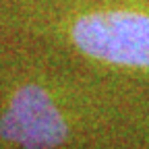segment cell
<instances>
[{
    "label": "cell",
    "instance_id": "cell-2",
    "mask_svg": "<svg viewBox=\"0 0 149 149\" xmlns=\"http://www.w3.org/2000/svg\"><path fill=\"white\" fill-rule=\"evenodd\" d=\"M68 135L66 120L37 85L21 87L0 118V137L25 149H54Z\"/></svg>",
    "mask_w": 149,
    "mask_h": 149
},
{
    "label": "cell",
    "instance_id": "cell-1",
    "mask_svg": "<svg viewBox=\"0 0 149 149\" xmlns=\"http://www.w3.org/2000/svg\"><path fill=\"white\" fill-rule=\"evenodd\" d=\"M72 40L97 60L149 66V17L128 10L93 13L72 27Z\"/></svg>",
    "mask_w": 149,
    "mask_h": 149
}]
</instances>
